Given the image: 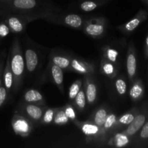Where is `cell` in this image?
Here are the masks:
<instances>
[{"instance_id": "33", "label": "cell", "mask_w": 148, "mask_h": 148, "mask_svg": "<svg viewBox=\"0 0 148 148\" xmlns=\"http://www.w3.org/2000/svg\"><path fill=\"white\" fill-rule=\"evenodd\" d=\"M8 95L9 93L7 92L5 87L4 86V85H1L0 86V108H1L6 103Z\"/></svg>"}, {"instance_id": "15", "label": "cell", "mask_w": 148, "mask_h": 148, "mask_svg": "<svg viewBox=\"0 0 148 148\" xmlns=\"http://www.w3.org/2000/svg\"><path fill=\"white\" fill-rule=\"evenodd\" d=\"M72 55L53 51L49 54V62L62 69L63 70L70 71V63Z\"/></svg>"}, {"instance_id": "32", "label": "cell", "mask_w": 148, "mask_h": 148, "mask_svg": "<svg viewBox=\"0 0 148 148\" xmlns=\"http://www.w3.org/2000/svg\"><path fill=\"white\" fill-rule=\"evenodd\" d=\"M62 108H63L64 113L66 114V116L69 118V120L73 121L77 119L76 111H75V108H74L73 106L71 105V104L69 103H66V105L64 106Z\"/></svg>"}, {"instance_id": "5", "label": "cell", "mask_w": 148, "mask_h": 148, "mask_svg": "<svg viewBox=\"0 0 148 148\" xmlns=\"http://www.w3.org/2000/svg\"><path fill=\"white\" fill-rule=\"evenodd\" d=\"M46 108V106H43L23 102L17 106L15 112L28 119L33 124H38L40 122L42 116Z\"/></svg>"}, {"instance_id": "12", "label": "cell", "mask_w": 148, "mask_h": 148, "mask_svg": "<svg viewBox=\"0 0 148 148\" xmlns=\"http://www.w3.org/2000/svg\"><path fill=\"white\" fill-rule=\"evenodd\" d=\"M25 62L27 72L32 75L36 72L39 65V53L33 47H26L24 51Z\"/></svg>"}, {"instance_id": "25", "label": "cell", "mask_w": 148, "mask_h": 148, "mask_svg": "<svg viewBox=\"0 0 148 148\" xmlns=\"http://www.w3.org/2000/svg\"><path fill=\"white\" fill-rule=\"evenodd\" d=\"M119 56V53L118 51L108 45L105 46L102 49V56L101 57L104 58L106 60L116 65L118 64Z\"/></svg>"}, {"instance_id": "30", "label": "cell", "mask_w": 148, "mask_h": 148, "mask_svg": "<svg viewBox=\"0 0 148 148\" xmlns=\"http://www.w3.org/2000/svg\"><path fill=\"white\" fill-rule=\"evenodd\" d=\"M114 87H115L116 92L118 93V95L123 96L127 93V84L124 77H119L116 79Z\"/></svg>"}, {"instance_id": "24", "label": "cell", "mask_w": 148, "mask_h": 148, "mask_svg": "<svg viewBox=\"0 0 148 148\" xmlns=\"http://www.w3.org/2000/svg\"><path fill=\"white\" fill-rule=\"evenodd\" d=\"M117 116L116 115L115 113L110 111L108 114V116L106 117L105 122H104L103 125L102 129L103 131L108 134V136H111V134H114L115 132V127L117 121Z\"/></svg>"}, {"instance_id": "17", "label": "cell", "mask_w": 148, "mask_h": 148, "mask_svg": "<svg viewBox=\"0 0 148 148\" xmlns=\"http://www.w3.org/2000/svg\"><path fill=\"white\" fill-rule=\"evenodd\" d=\"M110 111L111 110L109 107L106 105H101L94 110L93 112L88 117V120L97 124L98 127H102Z\"/></svg>"}, {"instance_id": "8", "label": "cell", "mask_w": 148, "mask_h": 148, "mask_svg": "<svg viewBox=\"0 0 148 148\" xmlns=\"http://www.w3.org/2000/svg\"><path fill=\"white\" fill-rule=\"evenodd\" d=\"M32 20L24 14H10L6 18L5 23L8 25L10 32L13 33H21L25 30L26 26Z\"/></svg>"}, {"instance_id": "19", "label": "cell", "mask_w": 148, "mask_h": 148, "mask_svg": "<svg viewBox=\"0 0 148 148\" xmlns=\"http://www.w3.org/2000/svg\"><path fill=\"white\" fill-rule=\"evenodd\" d=\"M138 111L139 108L134 107V108H132L131 110L126 112L125 114L120 116L119 117H117V121L115 127V132H119L120 130H122V129L124 130L127 126L130 125L132 123V121L135 118L136 115L138 113Z\"/></svg>"}, {"instance_id": "28", "label": "cell", "mask_w": 148, "mask_h": 148, "mask_svg": "<svg viewBox=\"0 0 148 148\" xmlns=\"http://www.w3.org/2000/svg\"><path fill=\"white\" fill-rule=\"evenodd\" d=\"M69 119L67 116H66V114L64 113L63 108L62 107H59V108H56V113H55L54 118H53V123L55 125L57 126H64L66 125L69 123Z\"/></svg>"}, {"instance_id": "38", "label": "cell", "mask_w": 148, "mask_h": 148, "mask_svg": "<svg viewBox=\"0 0 148 148\" xmlns=\"http://www.w3.org/2000/svg\"><path fill=\"white\" fill-rule=\"evenodd\" d=\"M142 1H144V2L145 3V4H147V5L148 6V0H142Z\"/></svg>"}, {"instance_id": "35", "label": "cell", "mask_w": 148, "mask_h": 148, "mask_svg": "<svg viewBox=\"0 0 148 148\" xmlns=\"http://www.w3.org/2000/svg\"><path fill=\"white\" fill-rule=\"evenodd\" d=\"M10 33V30L6 23H0V38L6 37Z\"/></svg>"}, {"instance_id": "22", "label": "cell", "mask_w": 148, "mask_h": 148, "mask_svg": "<svg viewBox=\"0 0 148 148\" xmlns=\"http://www.w3.org/2000/svg\"><path fill=\"white\" fill-rule=\"evenodd\" d=\"M145 88L143 82L140 79H135L132 82L130 89V97L134 102L139 101L144 95Z\"/></svg>"}, {"instance_id": "37", "label": "cell", "mask_w": 148, "mask_h": 148, "mask_svg": "<svg viewBox=\"0 0 148 148\" xmlns=\"http://www.w3.org/2000/svg\"><path fill=\"white\" fill-rule=\"evenodd\" d=\"M10 1V0H0V2L6 3V2H7V1Z\"/></svg>"}, {"instance_id": "23", "label": "cell", "mask_w": 148, "mask_h": 148, "mask_svg": "<svg viewBox=\"0 0 148 148\" xmlns=\"http://www.w3.org/2000/svg\"><path fill=\"white\" fill-rule=\"evenodd\" d=\"M111 0H82L78 4L80 10L83 12H91L105 5Z\"/></svg>"}, {"instance_id": "34", "label": "cell", "mask_w": 148, "mask_h": 148, "mask_svg": "<svg viewBox=\"0 0 148 148\" xmlns=\"http://www.w3.org/2000/svg\"><path fill=\"white\" fill-rule=\"evenodd\" d=\"M5 58L6 53L5 51H3L0 54V86L2 85V79H3V71H4V64H5Z\"/></svg>"}, {"instance_id": "6", "label": "cell", "mask_w": 148, "mask_h": 148, "mask_svg": "<svg viewBox=\"0 0 148 148\" xmlns=\"http://www.w3.org/2000/svg\"><path fill=\"white\" fill-rule=\"evenodd\" d=\"M14 134L22 137H28L33 130V124L26 117L14 112L11 121Z\"/></svg>"}, {"instance_id": "13", "label": "cell", "mask_w": 148, "mask_h": 148, "mask_svg": "<svg viewBox=\"0 0 148 148\" xmlns=\"http://www.w3.org/2000/svg\"><path fill=\"white\" fill-rule=\"evenodd\" d=\"M84 90L87 100V104L93 105L98 98V88L92 75H85L84 77Z\"/></svg>"}, {"instance_id": "31", "label": "cell", "mask_w": 148, "mask_h": 148, "mask_svg": "<svg viewBox=\"0 0 148 148\" xmlns=\"http://www.w3.org/2000/svg\"><path fill=\"white\" fill-rule=\"evenodd\" d=\"M83 82H82V79H77L75 82H74L72 84L69 90V92H68V96H69V100L73 101L74 98H75L78 92H79L80 89L82 88Z\"/></svg>"}, {"instance_id": "26", "label": "cell", "mask_w": 148, "mask_h": 148, "mask_svg": "<svg viewBox=\"0 0 148 148\" xmlns=\"http://www.w3.org/2000/svg\"><path fill=\"white\" fill-rule=\"evenodd\" d=\"M132 141L137 146H140V145L142 143H146L148 141V119L145 123L144 125L142 127L140 131L132 139Z\"/></svg>"}, {"instance_id": "10", "label": "cell", "mask_w": 148, "mask_h": 148, "mask_svg": "<svg viewBox=\"0 0 148 148\" xmlns=\"http://www.w3.org/2000/svg\"><path fill=\"white\" fill-rule=\"evenodd\" d=\"M137 55H136L135 48H134L133 43H130L127 49V76H128L130 82H132L136 79V75H137Z\"/></svg>"}, {"instance_id": "36", "label": "cell", "mask_w": 148, "mask_h": 148, "mask_svg": "<svg viewBox=\"0 0 148 148\" xmlns=\"http://www.w3.org/2000/svg\"><path fill=\"white\" fill-rule=\"evenodd\" d=\"M145 59L148 58V35L146 38L145 40Z\"/></svg>"}, {"instance_id": "9", "label": "cell", "mask_w": 148, "mask_h": 148, "mask_svg": "<svg viewBox=\"0 0 148 148\" xmlns=\"http://www.w3.org/2000/svg\"><path fill=\"white\" fill-rule=\"evenodd\" d=\"M70 71L77 74L85 75H93L95 66L93 63L88 62L76 56H72L70 63Z\"/></svg>"}, {"instance_id": "20", "label": "cell", "mask_w": 148, "mask_h": 148, "mask_svg": "<svg viewBox=\"0 0 148 148\" xmlns=\"http://www.w3.org/2000/svg\"><path fill=\"white\" fill-rule=\"evenodd\" d=\"M100 71L102 75H105L110 79H114L116 77L119 72L116 64L103 57H101V64H100Z\"/></svg>"}, {"instance_id": "4", "label": "cell", "mask_w": 148, "mask_h": 148, "mask_svg": "<svg viewBox=\"0 0 148 148\" xmlns=\"http://www.w3.org/2000/svg\"><path fill=\"white\" fill-rule=\"evenodd\" d=\"M108 20L103 17H92L85 22L82 30L92 38L99 39L106 33Z\"/></svg>"}, {"instance_id": "18", "label": "cell", "mask_w": 148, "mask_h": 148, "mask_svg": "<svg viewBox=\"0 0 148 148\" xmlns=\"http://www.w3.org/2000/svg\"><path fill=\"white\" fill-rule=\"evenodd\" d=\"M23 102L27 103L36 104L39 106H46V101L40 91L34 88L26 90L23 94Z\"/></svg>"}, {"instance_id": "7", "label": "cell", "mask_w": 148, "mask_h": 148, "mask_svg": "<svg viewBox=\"0 0 148 148\" xmlns=\"http://www.w3.org/2000/svg\"><path fill=\"white\" fill-rule=\"evenodd\" d=\"M148 119V106H143L141 108H139L137 114L131 124L123 130L122 132L128 135L132 139L140 131L145 123Z\"/></svg>"}, {"instance_id": "14", "label": "cell", "mask_w": 148, "mask_h": 148, "mask_svg": "<svg viewBox=\"0 0 148 148\" xmlns=\"http://www.w3.org/2000/svg\"><path fill=\"white\" fill-rule=\"evenodd\" d=\"M48 70L51 79L55 85L58 88L62 93L64 92V72L63 69L54 64L49 62L48 64Z\"/></svg>"}, {"instance_id": "21", "label": "cell", "mask_w": 148, "mask_h": 148, "mask_svg": "<svg viewBox=\"0 0 148 148\" xmlns=\"http://www.w3.org/2000/svg\"><path fill=\"white\" fill-rule=\"evenodd\" d=\"M3 85L5 87L7 92L10 93L13 87V75L10 67V53L6 57L5 64H4V71H3Z\"/></svg>"}, {"instance_id": "3", "label": "cell", "mask_w": 148, "mask_h": 148, "mask_svg": "<svg viewBox=\"0 0 148 148\" xmlns=\"http://www.w3.org/2000/svg\"><path fill=\"white\" fill-rule=\"evenodd\" d=\"M59 11L50 13L45 20L54 24L64 25L77 30H82L85 20L82 16L75 13H62Z\"/></svg>"}, {"instance_id": "27", "label": "cell", "mask_w": 148, "mask_h": 148, "mask_svg": "<svg viewBox=\"0 0 148 148\" xmlns=\"http://www.w3.org/2000/svg\"><path fill=\"white\" fill-rule=\"evenodd\" d=\"M73 105L75 108L79 111H83L85 108H86L87 100L86 97H85L83 85H82V88H81L79 92L77 93V95L74 98Z\"/></svg>"}, {"instance_id": "2", "label": "cell", "mask_w": 148, "mask_h": 148, "mask_svg": "<svg viewBox=\"0 0 148 148\" xmlns=\"http://www.w3.org/2000/svg\"><path fill=\"white\" fill-rule=\"evenodd\" d=\"M72 122L85 136L87 144L95 147L107 146V141L109 136L106 134L102 127H98L89 120L81 121L76 119Z\"/></svg>"}, {"instance_id": "11", "label": "cell", "mask_w": 148, "mask_h": 148, "mask_svg": "<svg viewBox=\"0 0 148 148\" xmlns=\"http://www.w3.org/2000/svg\"><path fill=\"white\" fill-rule=\"evenodd\" d=\"M148 13L145 10H140L132 20L117 27L118 30L124 34H131L147 18Z\"/></svg>"}, {"instance_id": "1", "label": "cell", "mask_w": 148, "mask_h": 148, "mask_svg": "<svg viewBox=\"0 0 148 148\" xmlns=\"http://www.w3.org/2000/svg\"><path fill=\"white\" fill-rule=\"evenodd\" d=\"M10 67L13 75L12 90L17 92L21 87L25 69L24 53L20 46L18 39L14 38L10 49Z\"/></svg>"}, {"instance_id": "29", "label": "cell", "mask_w": 148, "mask_h": 148, "mask_svg": "<svg viewBox=\"0 0 148 148\" xmlns=\"http://www.w3.org/2000/svg\"><path fill=\"white\" fill-rule=\"evenodd\" d=\"M56 111V108H49V107H46L45 108V111L43 112V116H42L40 123L45 124V125H48V124L53 123V118H54Z\"/></svg>"}, {"instance_id": "16", "label": "cell", "mask_w": 148, "mask_h": 148, "mask_svg": "<svg viewBox=\"0 0 148 148\" xmlns=\"http://www.w3.org/2000/svg\"><path fill=\"white\" fill-rule=\"evenodd\" d=\"M132 138L123 133L122 132H116L111 134L107 141V146L113 147L121 148L127 147L131 143Z\"/></svg>"}]
</instances>
